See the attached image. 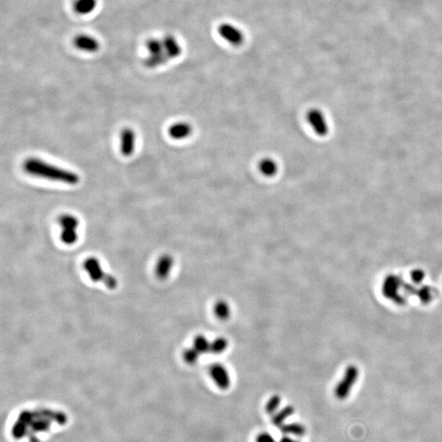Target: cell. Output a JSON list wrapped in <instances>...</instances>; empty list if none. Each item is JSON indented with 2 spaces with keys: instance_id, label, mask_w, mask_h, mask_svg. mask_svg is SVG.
Segmentation results:
<instances>
[{
  "instance_id": "obj_19",
  "label": "cell",
  "mask_w": 442,
  "mask_h": 442,
  "mask_svg": "<svg viewBox=\"0 0 442 442\" xmlns=\"http://www.w3.org/2000/svg\"><path fill=\"white\" fill-rule=\"evenodd\" d=\"M211 343L203 335H197L193 340V346L200 354L210 352Z\"/></svg>"
},
{
  "instance_id": "obj_22",
  "label": "cell",
  "mask_w": 442,
  "mask_h": 442,
  "mask_svg": "<svg viewBox=\"0 0 442 442\" xmlns=\"http://www.w3.org/2000/svg\"><path fill=\"white\" fill-rule=\"evenodd\" d=\"M280 404H281V397L279 395L271 396L270 398L269 399L268 402H266V413L271 414V415L275 414L278 411Z\"/></svg>"
},
{
  "instance_id": "obj_13",
  "label": "cell",
  "mask_w": 442,
  "mask_h": 442,
  "mask_svg": "<svg viewBox=\"0 0 442 442\" xmlns=\"http://www.w3.org/2000/svg\"><path fill=\"white\" fill-rule=\"evenodd\" d=\"M219 32L222 38L230 42V44H242L243 41V35L235 26L232 25H222L219 29Z\"/></svg>"
},
{
  "instance_id": "obj_10",
  "label": "cell",
  "mask_w": 442,
  "mask_h": 442,
  "mask_svg": "<svg viewBox=\"0 0 442 442\" xmlns=\"http://www.w3.org/2000/svg\"><path fill=\"white\" fill-rule=\"evenodd\" d=\"M75 46L80 51L95 53L99 49L100 44L97 38L89 35H79L74 39Z\"/></svg>"
},
{
  "instance_id": "obj_24",
  "label": "cell",
  "mask_w": 442,
  "mask_h": 442,
  "mask_svg": "<svg viewBox=\"0 0 442 442\" xmlns=\"http://www.w3.org/2000/svg\"><path fill=\"white\" fill-rule=\"evenodd\" d=\"M424 278L425 273L422 269H414V271H412V281L415 283V284H421Z\"/></svg>"
},
{
  "instance_id": "obj_11",
  "label": "cell",
  "mask_w": 442,
  "mask_h": 442,
  "mask_svg": "<svg viewBox=\"0 0 442 442\" xmlns=\"http://www.w3.org/2000/svg\"><path fill=\"white\" fill-rule=\"evenodd\" d=\"M192 133V125L189 123L180 121L174 123L168 129L170 137L175 140H182L189 138Z\"/></svg>"
},
{
  "instance_id": "obj_4",
  "label": "cell",
  "mask_w": 442,
  "mask_h": 442,
  "mask_svg": "<svg viewBox=\"0 0 442 442\" xmlns=\"http://www.w3.org/2000/svg\"><path fill=\"white\" fill-rule=\"evenodd\" d=\"M58 222L61 227L60 238L66 245H73L78 240L77 228L79 226V220L71 214H62L58 218Z\"/></svg>"
},
{
  "instance_id": "obj_23",
  "label": "cell",
  "mask_w": 442,
  "mask_h": 442,
  "mask_svg": "<svg viewBox=\"0 0 442 442\" xmlns=\"http://www.w3.org/2000/svg\"><path fill=\"white\" fill-rule=\"evenodd\" d=\"M200 353L195 348H189L183 352V359L189 365H193L199 358Z\"/></svg>"
},
{
  "instance_id": "obj_6",
  "label": "cell",
  "mask_w": 442,
  "mask_h": 442,
  "mask_svg": "<svg viewBox=\"0 0 442 442\" xmlns=\"http://www.w3.org/2000/svg\"><path fill=\"white\" fill-rule=\"evenodd\" d=\"M359 377V370L355 365L348 366L343 379L338 383L334 390L335 396L339 400H345L350 395L353 386Z\"/></svg>"
},
{
  "instance_id": "obj_21",
  "label": "cell",
  "mask_w": 442,
  "mask_h": 442,
  "mask_svg": "<svg viewBox=\"0 0 442 442\" xmlns=\"http://www.w3.org/2000/svg\"><path fill=\"white\" fill-rule=\"evenodd\" d=\"M420 302L423 304H428L433 299V290L429 286H423L417 288L416 295Z\"/></svg>"
},
{
  "instance_id": "obj_9",
  "label": "cell",
  "mask_w": 442,
  "mask_h": 442,
  "mask_svg": "<svg viewBox=\"0 0 442 442\" xmlns=\"http://www.w3.org/2000/svg\"><path fill=\"white\" fill-rule=\"evenodd\" d=\"M135 148V133L129 127L124 128L120 133V153L125 157L133 155Z\"/></svg>"
},
{
  "instance_id": "obj_16",
  "label": "cell",
  "mask_w": 442,
  "mask_h": 442,
  "mask_svg": "<svg viewBox=\"0 0 442 442\" xmlns=\"http://www.w3.org/2000/svg\"><path fill=\"white\" fill-rule=\"evenodd\" d=\"M279 429L282 433L287 436H294V437H303L307 433V428L304 425L299 423H284L279 427Z\"/></svg>"
},
{
  "instance_id": "obj_3",
  "label": "cell",
  "mask_w": 442,
  "mask_h": 442,
  "mask_svg": "<svg viewBox=\"0 0 442 442\" xmlns=\"http://www.w3.org/2000/svg\"><path fill=\"white\" fill-rule=\"evenodd\" d=\"M83 269L93 282L102 284L108 288H115L117 280L115 277L103 269L102 264L96 257H89L83 263Z\"/></svg>"
},
{
  "instance_id": "obj_25",
  "label": "cell",
  "mask_w": 442,
  "mask_h": 442,
  "mask_svg": "<svg viewBox=\"0 0 442 442\" xmlns=\"http://www.w3.org/2000/svg\"><path fill=\"white\" fill-rule=\"evenodd\" d=\"M256 442H277L272 435L267 432H261L256 437Z\"/></svg>"
},
{
  "instance_id": "obj_2",
  "label": "cell",
  "mask_w": 442,
  "mask_h": 442,
  "mask_svg": "<svg viewBox=\"0 0 442 442\" xmlns=\"http://www.w3.org/2000/svg\"><path fill=\"white\" fill-rule=\"evenodd\" d=\"M146 48L148 56L144 60V65L151 69L166 64L179 55L176 43L168 36L162 38H152L147 42Z\"/></svg>"
},
{
  "instance_id": "obj_14",
  "label": "cell",
  "mask_w": 442,
  "mask_h": 442,
  "mask_svg": "<svg viewBox=\"0 0 442 442\" xmlns=\"http://www.w3.org/2000/svg\"><path fill=\"white\" fill-rule=\"evenodd\" d=\"M97 0H76L73 3V9L79 15H89L97 8Z\"/></svg>"
},
{
  "instance_id": "obj_7",
  "label": "cell",
  "mask_w": 442,
  "mask_h": 442,
  "mask_svg": "<svg viewBox=\"0 0 442 442\" xmlns=\"http://www.w3.org/2000/svg\"><path fill=\"white\" fill-rule=\"evenodd\" d=\"M306 117L314 133L321 137L327 135L329 128L322 111L318 108H311L307 112Z\"/></svg>"
},
{
  "instance_id": "obj_18",
  "label": "cell",
  "mask_w": 442,
  "mask_h": 442,
  "mask_svg": "<svg viewBox=\"0 0 442 442\" xmlns=\"http://www.w3.org/2000/svg\"><path fill=\"white\" fill-rule=\"evenodd\" d=\"M215 316L221 320H228L230 316V307L225 301H218L214 306Z\"/></svg>"
},
{
  "instance_id": "obj_20",
  "label": "cell",
  "mask_w": 442,
  "mask_h": 442,
  "mask_svg": "<svg viewBox=\"0 0 442 442\" xmlns=\"http://www.w3.org/2000/svg\"><path fill=\"white\" fill-rule=\"evenodd\" d=\"M228 345H229V343H228L227 339H225V338L220 337V338H215L212 343H211L210 352L212 353L214 355H220L227 349Z\"/></svg>"
},
{
  "instance_id": "obj_17",
  "label": "cell",
  "mask_w": 442,
  "mask_h": 442,
  "mask_svg": "<svg viewBox=\"0 0 442 442\" xmlns=\"http://www.w3.org/2000/svg\"><path fill=\"white\" fill-rule=\"evenodd\" d=\"M294 412H295V409L291 405H287L279 411H277L275 414H273L272 420H271L273 426L278 427H281L282 425L285 423L287 419L293 415Z\"/></svg>"
},
{
  "instance_id": "obj_1",
  "label": "cell",
  "mask_w": 442,
  "mask_h": 442,
  "mask_svg": "<svg viewBox=\"0 0 442 442\" xmlns=\"http://www.w3.org/2000/svg\"><path fill=\"white\" fill-rule=\"evenodd\" d=\"M22 167L27 174L52 181L61 182L71 185H76L79 182V176L77 173L60 168L36 157L26 159Z\"/></svg>"
},
{
  "instance_id": "obj_26",
  "label": "cell",
  "mask_w": 442,
  "mask_h": 442,
  "mask_svg": "<svg viewBox=\"0 0 442 442\" xmlns=\"http://www.w3.org/2000/svg\"><path fill=\"white\" fill-rule=\"evenodd\" d=\"M301 442L298 441V440L293 439L292 437H290V436H287V435H284V437H282L280 439V442Z\"/></svg>"
},
{
  "instance_id": "obj_12",
  "label": "cell",
  "mask_w": 442,
  "mask_h": 442,
  "mask_svg": "<svg viewBox=\"0 0 442 442\" xmlns=\"http://www.w3.org/2000/svg\"><path fill=\"white\" fill-rule=\"evenodd\" d=\"M174 266V259L168 254H165L156 261L155 273L159 279H165L169 276Z\"/></svg>"
},
{
  "instance_id": "obj_5",
  "label": "cell",
  "mask_w": 442,
  "mask_h": 442,
  "mask_svg": "<svg viewBox=\"0 0 442 442\" xmlns=\"http://www.w3.org/2000/svg\"><path fill=\"white\" fill-rule=\"evenodd\" d=\"M404 281L401 277L394 274H389L385 278L383 284V293L387 299L391 300L397 305L405 303L404 297L400 293V289L403 286Z\"/></svg>"
},
{
  "instance_id": "obj_15",
  "label": "cell",
  "mask_w": 442,
  "mask_h": 442,
  "mask_svg": "<svg viewBox=\"0 0 442 442\" xmlns=\"http://www.w3.org/2000/svg\"><path fill=\"white\" fill-rule=\"evenodd\" d=\"M258 169L264 176L273 177L278 173L279 166L273 159L266 157L259 161Z\"/></svg>"
},
{
  "instance_id": "obj_8",
  "label": "cell",
  "mask_w": 442,
  "mask_h": 442,
  "mask_svg": "<svg viewBox=\"0 0 442 442\" xmlns=\"http://www.w3.org/2000/svg\"><path fill=\"white\" fill-rule=\"evenodd\" d=\"M209 373L213 381L217 385L219 388L221 390H227L228 388H230L231 380L230 374L225 366L220 364H214L211 366Z\"/></svg>"
}]
</instances>
